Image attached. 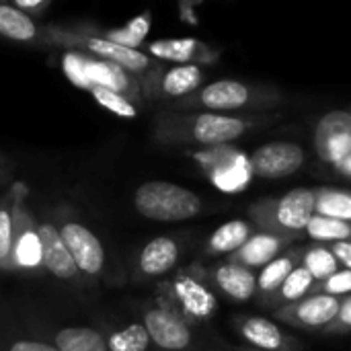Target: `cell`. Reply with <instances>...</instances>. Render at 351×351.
<instances>
[{
	"mask_svg": "<svg viewBox=\"0 0 351 351\" xmlns=\"http://www.w3.org/2000/svg\"><path fill=\"white\" fill-rule=\"evenodd\" d=\"M136 208L142 216L158 222H179L193 218L202 210V199L175 183L150 181L136 191Z\"/></svg>",
	"mask_w": 351,
	"mask_h": 351,
	"instance_id": "1",
	"label": "cell"
},
{
	"mask_svg": "<svg viewBox=\"0 0 351 351\" xmlns=\"http://www.w3.org/2000/svg\"><path fill=\"white\" fill-rule=\"evenodd\" d=\"M304 162V152L294 142H271L261 146L251 158V171L263 179H280L298 171Z\"/></svg>",
	"mask_w": 351,
	"mask_h": 351,
	"instance_id": "2",
	"label": "cell"
},
{
	"mask_svg": "<svg viewBox=\"0 0 351 351\" xmlns=\"http://www.w3.org/2000/svg\"><path fill=\"white\" fill-rule=\"evenodd\" d=\"M60 234H62L64 245L68 247L78 269H82L84 274H90V276L101 271L103 261H105V253H103L99 239L88 228L70 222L62 228Z\"/></svg>",
	"mask_w": 351,
	"mask_h": 351,
	"instance_id": "3",
	"label": "cell"
},
{
	"mask_svg": "<svg viewBox=\"0 0 351 351\" xmlns=\"http://www.w3.org/2000/svg\"><path fill=\"white\" fill-rule=\"evenodd\" d=\"M150 339L162 350H183L191 341L187 325L167 311H150L144 323Z\"/></svg>",
	"mask_w": 351,
	"mask_h": 351,
	"instance_id": "4",
	"label": "cell"
},
{
	"mask_svg": "<svg viewBox=\"0 0 351 351\" xmlns=\"http://www.w3.org/2000/svg\"><path fill=\"white\" fill-rule=\"evenodd\" d=\"M37 237H39V243H41V261H43V265L60 280L74 278L78 267H76L68 247L64 245L62 234L51 224H43V226H39Z\"/></svg>",
	"mask_w": 351,
	"mask_h": 351,
	"instance_id": "5",
	"label": "cell"
},
{
	"mask_svg": "<svg viewBox=\"0 0 351 351\" xmlns=\"http://www.w3.org/2000/svg\"><path fill=\"white\" fill-rule=\"evenodd\" d=\"M317 208V195L311 189H294L290 191L278 206V220L282 226L300 230L306 228L313 220V212Z\"/></svg>",
	"mask_w": 351,
	"mask_h": 351,
	"instance_id": "6",
	"label": "cell"
},
{
	"mask_svg": "<svg viewBox=\"0 0 351 351\" xmlns=\"http://www.w3.org/2000/svg\"><path fill=\"white\" fill-rule=\"evenodd\" d=\"M245 132V123L234 117H224L216 113H204L195 119L193 136L202 144H224L239 138Z\"/></svg>",
	"mask_w": 351,
	"mask_h": 351,
	"instance_id": "7",
	"label": "cell"
},
{
	"mask_svg": "<svg viewBox=\"0 0 351 351\" xmlns=\"http://www.w3.org/2000/svg\"><path fill=\"white\" fill-rule=\"evenodd\" d=\"M177 257H179V251H177L175 241L160 237V239L150 241L144 247V251L140 255V267L148 276H160L175 267Z\"/></svg>",
	"mask_w": 351,
	"mask_h": 351,
	"instance_id": "8",
	"label": "cell"
},
{
	"mask_svg": "<svg viewBox=\"0 0 351 351\" xmlns=\"http://www.w3.org/2000/svg\"><path fill=\"white\" fill-rule=\"evenodd\" d=\"M249 101V88L237 80L212 82L202 93V103L212 109H237Z\"/></svg>",
	"mask_w": 351,
	"mask_h": 351,
	"instance_id": "9",
	"label": "cell"
},
{
	"mask_svg": "<svg viewBox=\"0 0 351 351\" xmlns=\"http://www.w3.org/2000/svg\"><path fill=\"white\" fill-rule=\"evenodd\" d=\"M175 292H177V298L181 300L183 308L193 317H208L216 308L214 294L191 278H181L175 284Z\"/></svg>",
	"mask_w": 351,
	"mask_h": 351,
	"instance_id": "10",
	"label": "cell"
},
{
	"mask_svg": "<svg viewBox=\"0 0 351 351\" xmlns=\"http://www.w3.org/2000/svg\"><path fill=\"white\" fill-rule=\"evenodd\" d=\"M88 47L107 58L111 64L119 66V68H128V70H144L148 66V58L144 53H140L138 49H130L123 45H117L109 39H90Z\"/></svg>",
	"mask_w": 351,
	"mask_h": 351,
	"instance_id": "11",
	"label": "cell"
},
{
	"mask_svg": "<svg viewBox=\"0 0 351 351\" xmlns=\"http://www.w3.org/2000/svg\"><path fill=\"white\" fill-rule=\"evenodd\" d=\"M216 280H218L220 288L237 300H247L255 292V278L241 265L220 267L216 274Z\"/></svg>",
	"mask_w": 351,
	"mask_h": 351,
	"instance_id": "12",
	"label": "cell"
},
{
	"mask_svg": "<svg viewBox=\"0 0 351 351\" xmlns=\"http://www.w3.org/2000/svg\"><path fill=\"white\" fill-rule=\"evenodd\" d=\"M339 311L341 306L335 296H313L298 306V319L304 325L321 327L333 321L339 315Z\"/></svg>",
	"mask_w": 351,
	"mask_h": 351,
	"instance_id": "13",
	"label": "cell"
},
{
	"mask_svg": "<svg viewBox=\"0 0 351 351\" xmlns=\"http://www.w3.org/2000/svg\"><path fill=\"white\" fill-rule=\"evenodd\" d=\"M56 346L60 351H107L109 346L103 337L86 327H68L58 333Z\"/></svg>",
	"mask_w": 351,
	"mask_h": 351,
	"instance_id": "14",
	"label": "cell"
},
{
	"mask_svg": "<svg viewBox=\"0 0 351 351\" xmlns=\"http://www.w3.org/2000/svg\"><path fill=\"white\" fill-rule=\"evenodd\" d=\"M86 78H88L90 88H107V90L119 93L128 86L123 68H119L111 62L86 60Z\"/></svg>",
	"mask_w": 351,
	"mask_h": 351,
	"instance_id": "15",
	"label": "cell"
},
{
	"mask_svg": "<svg viewBox=\"0 0 351 351\" xmlns=\"http://www.w3.org/2000/svg\"><path fill=\"white\" fill-rule=\"evenodd\" d=\"M0 33L16 41H27L35 35V25L19 8L0 6Z\"/></svg>",
	"mask_w": 351,
	"mask_h": 351,
	"instance_id": "16",
	"label": "cell"
},
{
	"mask_svg": "<svg viewBox=\"0 0 351 351\" xmlns=\"http://www.w3.org/2000/svg\"><path fill=\"white\" fill-rule=\"evenodd\" d=\"M245 337L261 350H278L282 346L280 329L267 319H249L243 327Z\"/></svg>",
	"mask_w": 351,
	"mask_h": 351,
	"instance_id": "17",
	"label": "cell"
},
{
	"mask_svg": "<svg viewBox=\"0 0 351 351\" xmlns=\"http://www.w3.org/2000/svg\"><path fill=\"white\" fill-rule=\"evenodd\" d=\"M202 82V70L197 66H177L173 68L171 72H167L165 76V90L173 97H179V95H185V93H191L193 88H197Z\"/></svg>",
	"mask_w": 351,
	"mask_h": 351,
	"instance_id": "18",
	"label": "cell"
},
{
	"mask_svg": "<svg viewBox=\"0 0 351 351\" xmlns=\"http://www.w3.org/2000/svg\"><path fill=\"white\" fill-rule=\"evenodd\" d=\"M249 241V226L241 220H232L224 226H220L210 245L214 251H220V253H226V251H234V249H243Z\"/></svg>",
	"mask_w": 351,
	"mask_h": 351,
	"instance_id": "19",
	"label": "cell"
},
{
	"mask_svg": "<svg viewBox=\"0 0 351 351\" xmlns=\"http://www.w3.org/2000/svg\"><path fill=\"white\" fill-rule=\"evenodd\" d=\"M249 171H251V165L245 162L243 156L230 160V162H222L214 175V181L220 189L224 191H234V189H241L247 179H249Z\"/></svg>",
	"mask_w": 351,
	"mask_h": 351,
	"instance_id": "20",
	"label": "cell"
},
{
	"mask_svg": "<svg viewBox=\"0 0 351 351\" xmlns=\"http://www.w3.org/2000/svg\"><path fill=\"white\" fill-rule=\"evenodd\" d=\"M280 249V241L269 234H259L247 241V245L241 249V257L249 265H263L267 263Z\"/></svg>",
	"mask_w": 351,
	"mask_h": 351,
	"instance_id": "21",
	"label": "cell"
},
{
	"mask_svg": "<svg viewBox=\"0 0 351 351\" xmlns=\"http://www.w3.org/2000/svg\"><path fill=\"white\" fill-rule=\"evenodd\" d=\"M308 234L317 241H343L351 234V226L343 220H335L329 216H313V220L306 226Z\"/></svg>",
	"mask_w": 351,
	"mask_h": 351,
	"instance_id": "22",
	"label": "cell"
},
{
	"mask_svg": "<svg viewBox=\"0 0 351 351\" xmlns=\"http://www.w3.org/2000/svg\"><path fill=\"white\" fill-rule=\"evenodd\" d=\"M343 136H351V119L346 113H331L323 119V123L319 125L317 132V144L323 150V154L327 152V148L343 138Z\"/></svg>",
	"mask_w": 351,
	"mask_h": 351,
	"instance_id": "23",
	"label": "cell"
},
{
	"mask_svg": "<svg viewBox=\"0 0 351 351\" xmlns=\"http://www.w3.org/2000/svg\"><path fill=\"white\" fill-rule=\"evenodd\" d=\"M150 343V335L144 325H130L123 331L115 333L109 339V350L111 351H146Z\"/></svg>",
	"mask_w": 351,
	"mask_h": 351,
	"instance_id": "24",
	"label": "cell"
},
{
	"mask_svg": "<svg viewBox=\"0 0 351 351\" xmlns=\"http://www.w3.org/2000/svg\"><path fill=\"white\" fill-rule=\"evenodd\" d=\"M148 31H150V16L148 14H140L130 25H125L123 29L111 31L109 33V41L117 43V45H123V47H130V49H136L144 41Z\"/></svg>",
	"mask_w": 351,
	"mask_h": 351,
	"instance_id": "25",
	"label": "cell"
},
{
	"mask_svg": "<svg viewBox=\"0 0 351 351\" xmlns=\"http://www.w3.org/2000/svg\"><path fill=\"white\" fill-rule=\"evenodd\" d=\"M195 45L193 39H162L150 45V53L171 62H187L193 56Z\"/></svg>",
	"mask_w": 351,
	"mask_h": 351,
	"instance_id": "26",
	"label": "cell"
},
{
	"mask_svg": "<svg viewBox=\"0 0 351 351\" xmlns=\"http://www.w3.org/2000/svg\"><path fill=\"white\" fill-rule=\"evenodd\" d=\"M317 208L321 216H329L335 220H351V195L346 193H325L319 202Z\"/></svg>",
	"mask_w": 351,
	"mask_h": 351,
	"instance_id": "27",
	"label": "cell"
},
{
	"mask_svg": "<svg viewBox=\"0 0 351 351\" xmlns=\"http://www.w3.org/2000/svg\"><path fill=\"white\" fill-rule=\"evenodd\" d=\"M93 95H95L97 103H101L111 113H115L119 117H128V119L136 117V107L128 99H123L119 93H113L107 88H93Z\"/></svg>",
	"mask_w": 351,
	"mask_h": 351,
	"instance_id": "28",
	"label": "cell"
},
{
	"mask_svg": "<svg viewBox=\"0 0 351 351\" xmlns=\"http://www.w3.org/2000/svg\"><path fill=\"white\" fill-rule=\"evenodd\" d=\"M335 255L325 249H313L306 255V269L313 278H331L335 274Z\"/></svg>",
	"mask_w": 351,
	"mask_h": 351,
	"instance_id": "29",
	"label": "cell"
},
{
	"mask_svg": "<svg viewBox=\"0 0 351 351\" xmlns=\"http://www.w3.org/2000/svg\"><path fill=\"white\" fill-rule=\"evenodd\" d=\"M290 274H292V261L290 259H276L263 269V274L259 278V286L263 290H274V288L282 286Z\"/></svg>",
	"mask_w": 351,
	"mask_h": 351,
	"instance_id": "30",
	"label": "cell"
},
{
	"mask_svg": "<svg viewBox=\"0 0 351 351\" xmlns=\"http://www.w3.org/2000/svg\"><path fill=\"white\" fill-rule=\"evenodd\" d=\"M311 284H313V276L308 274L306 267L292 269V274L288 276V280L282 284V294L288 300H296V298H300L311 288Z\"/></svg>",
	"mask_w": 351,
	"mask_h": 351,
	"instance_id": "31",
	"label": "cell"
},
{
	"mask_svg": "<svg viewBox=\"0 0 351 351\" xmlns=\"http://www.w3.org/2000/svg\"><path fill=\"white\" fill-rule=\"evenodd\" d=\"M16 257H19V263L21 265H27V267H33L37 263H41V243H39V237L37 234H23L21 243H19V249H16Z\"/></svg>",
	"mask_w": 351,
	"mask_h": 351,
	"instance_id": "32",
	"label": "cell"
},
{
	"mask_svg": "<svg viewBox=\"0 0 351 351\" xmlns=\"http://www.w3.org/2000/svg\"><path fill=\"white\" fill-rule=\"evenodd\" d=\"M64 70H66L68 78H70L76 86L90 88L88 78H86V60H84V58H78V56H74V53H68V56L64 58Z\"/></svg>",
	"mask_w": 351,
	"mask_h": 351,
	"instance_id": "33",
	"label": "cell"
},
{
	"mask_svg": "<svg viewBox=\"0 0 351 351\" xmlns=\"http://www.w3.org/2000/svg\"><path fill=\"white\" fill-rule=\"evenodd\" d=\"M10 237H12V222L8 212L0 210V259H4L10 251Z\"/></svg>",
	"mask_w": 351,
	"mask_h": 351,
	"instance_id": "34",
	"label": "cell"
},
{
	"mask_svg": "<svg viewBox=\"0 0 351 351\" xmlns=\"http://www.w3.org/2000/svg\"><path fill=\"white\" fill-rule=\"evenodd\" d=\"M327 290L331 294H343L351 292V271H341V274H333L327 282Z\"/></svg>",
	"mask_w": 351,
	"mask_h": 351,
	"instance_id": "35",
	"label": "cell"
},
{
	"mask_svg": "<svg viewBox=\"0 0 351 351\" xmlns=\"http://www.w3.org/2000/svg\"><path fill=\"white\" fill-rule=\"evenodd\" d=\"M10 351H60L58 348L45 346V343H37V341H19L14 343Z\"/></svg>",
	"mask_w": 351,
	"mask_h": 351,
	"instance_id": "36",
	"label": "cell"
},
{
	"mask_svg": "<svg viewBox=\"0 0 351 351\" xmlns=\"http://www.w3.org/2000/svg\"><path fill=\"white\" fill-rule=\"evenodd\" d=\"M335 257L341 263H346L351 271V243H337L335 245Z\"/></svg>",
	"mask_w": 351,
	"mask_h": 351,
	"instance_id": "37",
	"label": "cell"
},
{
	"mask_svg": "<svg viewBox=\"0 0 351 351\" xmlns=\"http://www.w3.org/2000/svg\"><path fill=\"white\" fill-rule=\"evenodd\" d=\"M339 319L346 323V325H351V298L341 306V311H339Z\"/></svg>",
	"mask_w": 351,
	"mask_h": 351,
	"instance_id": "38",
	"label": "cell"
},
{
	"mask_svg": "<svg viewBox=\"0 0 351 351\" xmlns=\"http://www.w3.org/2000/svg\"><path fill=\"white\" fill-rule=\"evenodd\" d=\"M16 6H21V8H37V6H41V2H35V0H19Z\"/></svg>",
	"mask_w": 351,
	"mask_h": 351,
	"instance_id": "39",
	"label": "cell"
},
{
	"mask_svg": "<svg viewBox=\"0 0 351 351\" xmlns=\"http://www.w3.org/2000/svg\"><path fill=\"white\" fill-rule=\"evenodd\" d=\"M343 165H348V169H350V171H351V152H350V154H348V158L343 160Z\"/></svg>",
	"mask_w": 351,
	"mask_h": 351,
	"instance_id": "40",
	"label": "cell"
}]
</instances>
